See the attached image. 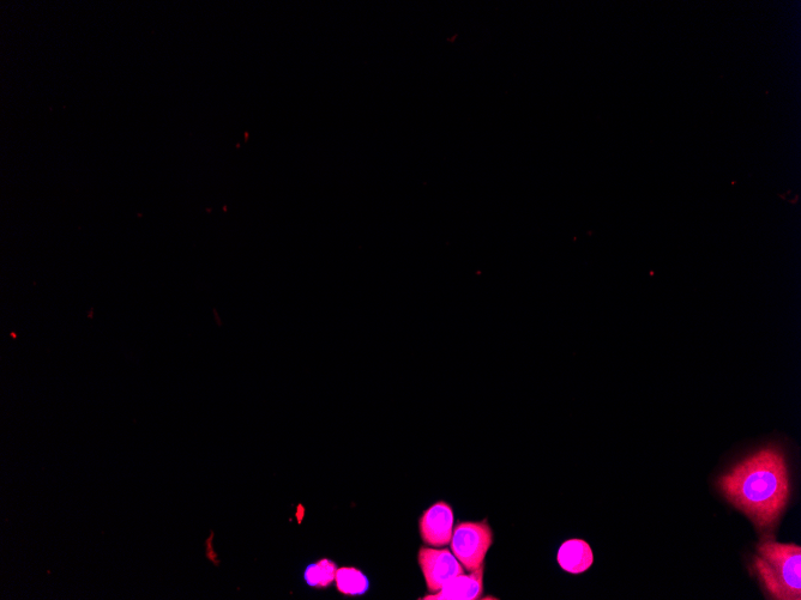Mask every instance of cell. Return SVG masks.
Returning <instances> with one entry per match:
<instances>
[{
  "label": "cell",
  "mask_w": 801,
  "mask_h": 600,
  "mask_svg": "<svg viewBox=\"0 0 801 600\" xmlns=\"http://www.w3.org/2000/svg\"><path fill=\"white\" fill-rule=\"evenodd\" d=\"M733 507L746 515L757 530L772 529L791 496L787 462L778 447L768 446L737 463L718 481Z\"/></svg>",
  "instance_id": "obj_1"
},
{
  "label": "cell",
  "mask_w": 801,
  "mask_h": 600,
  "mask_svg": "<svg viewBox=\"0 0 801 600\" xmlns=\"http://www.w3.org/2000/svg\"><path fill=\"white\" fill-rule=\"evenodd\" d=\"M754 569L770 599H801V548L797 544L763 541Z\"/></svg>",
  "instance_id": "obj_2"
},
{
  "label": "cell",
  "mask_w": 801,
  "mask_h": 600,
  "mask_svg": "<svg viewBox=\"0 0 801 600\" xmlns=\"http://www.w3.org/2000/svg\"><path fill=\"white\" fill-rule=\"evenodd\" d=\"M451 551L468 572L484 565L493 544V531L485 521H467L455 527Z\"/></svg>",
  "instance_id": "obj_3"
},
{
  "label": "cell",
  "mask_w": 801,
  "mask_h": 600,
  "mask_svg": "<svg viewBox=\"0 0 801 600\" xmlns=\"http://www.w3.org/2000/svg\"><path fill=\"white\" fill-rule=\"evenodd\" d=\"M418 560L427 589L431 593L441 591L442 587L451 579L465 573L461 562L457 560L453 551L448 549H420Z\"/></svg>",
  "instance_id": "obj_4"
},
{
  "label": "cell",
  "mask_w": 801,
  "mask_h": 600,
  "mask_svg": "<svg viewBox=\"0 0 801 600\" xmlns=\"http://www.w3.org/2000/svg\"><path fill=\"white\" fill-rule=\"evenodd\" d=\"M420 535L430 547H445L454 533V512L447 502H437L424 513L419 523Z\"/></svg>",
  "instance_id": "obj_5"
},
{
  "label": "cell",
  "mask_w": 801,
  "mask_h": 600,
  "mask_svg": "<svg viewBox=\"0 0 801 600\" xmlns=\"http://www.w3.org/2000/svg\"><path fill=\"white\" fill-rule=\"evenodd\" d=\"M484 593V565L475 569L471 574L465 573L451 579L437 593H431L427 600H474Z\"/></svg>",
  "instance_id": "obj_6"
},
{
  "label": "cell",
  "mask_w": 801,
  "mask_h": 600,
  "mask_svg": "<svg viewBox=\"0 0 801 600\" xmlns=\"http://www.w3.org/2000/svg\"><path fill=\"white\" fill-rule=\"evenodd\" d=\"M557 561L565 572L582 574L593 566L594 554L590 545L583 539H569L560 545Z\"/></svg>",
  "instance_id": "obj_7"
},
{
  "label": "cell",
  "mask_w": 801,
  "mask_h": 600,
  "mask_svg": "<svg viewBox=\"0 0 801 600\" xmlns=\"http://www.w3.org/2000/svg\"><path fill=\"white\" fill-rule=\"evenodd\" d=\"M336 586L343 595L360 596L369 590V580L357 568H340L336 572Z\"/></svg>",
  "instance_id": "obj_8"
},
{
  "label": "cell",
  "mask_w": 801,
  "mask_h": 600,
  "mask_svg": "<svg viewBox=\"0 0 801 600\" xmlns=\"http://www.w3.org/2000/svg\"><path fill=\"white\" fill-rule=\"evenodd\" d=\"M337 567L330 560H321L306 569L305 579L313 587H328L336 578Z\"/></svg>",
  "instance_id": "obj_9"
}]
</instances>
